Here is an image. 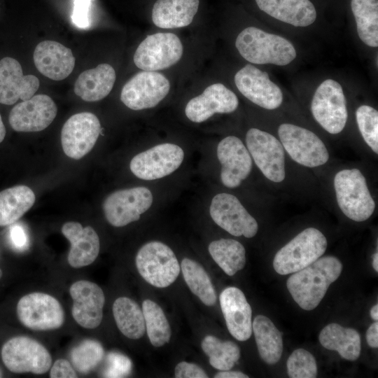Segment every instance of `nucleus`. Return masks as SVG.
<instances>
[{"label":"nucleus","instance_id":"nucleus-1","mask_svg":"<svg viewBox=\"0 0 378 378\" xmlns=\"http://www.w3.org/2000/svg\"><path fill=\"white\" fill-rule=\"evenodd\" d=\"M342 270V264L337 258L320 257L306 267L293 273L286 281V286L294 301L302 309L310 311L319 304Z\"/></svg>","mask_w":378,"mask_h":378},{"label":"nucleus","instance_id":"nucleus-2","mask_svg":"<svg viewBox=\"0 0 378 378\" xmlns=\"http://www.w3.org/2000/svg\"><path fill=\"white\" fill-rule=\"evenodd\" d=\"M235 46L241 56L252 64L284 66L296 57V50L289 41L255 27L244 29L237 36Z\"/></svg>","mask_w":378,"mask_h":378},{"label":"nucleus","instance_id":"nucleus-3","mask_svg":"<svg viewBox=\"0 0 378 378\" xmlns=\"http://www.w3.org/2000/svg\"><path fill=\"white\" fill-rule=\"evenodd\" d=\"M326 248L327 239L319 230L306 228L278 251L273 267L281 275L293 274L321 257Z\"/></svg>","mask_w":378,"mask_h":378},{"label":"nucleus","instance_id":"nucleus-4","mask_svg":"<svg viewBox=\"0 0 378 378\" xmlns=\"http://www.w3.org/2000/svg\"><path fill=\"white\" fill-rule=\"evenodd\" d=\"M334 187L338 206L347 218L362 222L372 216L375 203L365 178L359 169H343L337 172Z\"/></svg>","mask_w":378,"mask_h":378},{"label":"nucleus","instance_id":"nucleus-5","mask_svg":"<svg viewBox=\"0 0 378 378\" xmlns=\"http://www.w3.org/2000/svg\"><path fill=\"white\" fill-rule=\"evenodd\" d=\"M135 263L141 277L157 288H165L178 276L181 267L174 251L165 244L152 241L138 251Z\"/></svg>","mask_w":378,"mask_h":378},{"label":"nucleus","instance_id":"nucleus-6","mask_svg":"<svg viewBox=\"0 0 378 378\" xmlns=\"http://www.w3.org/2000/svg\"><path fill=\"white\" fill-rule=\"evenodd\" d=\"M1 356L6 368L15 374H46L52 364L48 350L39 342L27 336H17L6 341Z\"/></svg>","mask_w":378,"mask_h":378},{"label":"nucleus","instance_id":"nucleus-7","mask_svg":"<svg viewBox=\"0 0 378 378\" xmlns=\"http://www.w3.org/2000/svg\"><path fill=\"white\" fill-rule=\"evenodd\" d=\"M16 313L24 327L35 331L57 330L65 321V312L59 301L42 292L22 296L18 302Z\"/></svg>","mask_w":378,"mask_h":378},{"label":"nucleus","instance_id":"nucleus-8","mask_svg":"<svg viewBox=\"0 0 378 378\" xmlns=\"http://www.w3.org/2000/svg\"><path fill=\"white\" fill-rule=\"evenodd\" d=\"M183 55L180 38L172 32L148 35L138 46L133 60L144 71H158L176 64Z\"/></svg>","mask_w":378,"mask_h":378},{"label":"nucleus","instance_id":"nucleus-9","mask_svg":"<svg viewBox=\"0 0 378 378\" xmlns=\"http://www.w3.org/2000/svg\"><path fill=\"white\" fill-rule=\"evenodd\" d=\"M311 111L317 122L328 132H341L348 118L346 101L341 85L332 79L323 81L314 94Z\"/></svg>","mask_w":378,"mask_h":378},{"label":"nucleus","instance_id":"nucleus-10","mask_svg":"<svg viewBox=\"0 0 378 378\" xmlns=\"http://www.w3.org/2000/svg\"><path fill=\"white\" fill-rule=\"evenodd\" d=\"M278 134L284 148L298 164L316 167L329 159L328 151L321 139L312 131L289 123L281 124Z\"/></svg>","mask_w":378,"mask_h":378},{"label":"nucleus","instance_id":"nucleus-11","mask_svg":"<svg viewBox=\"0 0 378 378\" xmlns=\"http://www.w3.org/2000/svg\"><path fill=\"white\" fill-rule=\"evenodd\" d=\"M170 88L169 80L162 74L142 70L123 85L120 100L134 111L151 108L167 96Z\"/></svg>","mask_w":378,"mask_h":378},{"label":"nucleus","instance_id":"nucleus-12","mask_svg":"<svg viewBox=\"0 0 378 378\" xmlns=\"http://www.w3.org/2000/svg\"><path fill=\"white\" fill-rule=\"evenodd\" d=\"M150 190L143 186L116 190L106 197L103 211L106 220L114 227H123L139 220L153 203Z\"/></svg>","mask_w":378,"mask_h":378},{"label":"nucleus","instance_id":"nucleus-13","mask_svg":"<svg viewBox=\"0 0 378 378\" xmlns=\"http://www.w3.org/2000/svg\"><path fill=\"white\" fill-rule=\"evenodd\" d=\"M247 149L255 164L269 180L279 183L285 178L284 148L271 134L251 128L246 135Z\"/></svg>","mask_w":378,"mask_h":378},{"label":"nucleus","instance_id":"nucleus-14","mask_svg":"<svg viewBox=\"0 0 378 378\" xmlns=\"http://www.w3.org/2000/svg\"><path fill=\"white\" fill-rule=\"evenodd\" d=\"M184 152L178 145L165 143L155 146L136 155L131 160V172L139 178L147 181L167 176L181 164Z\"/></svg>","mask_w":378,"mask_h":378},{"label":"nucleus","instance_id":"nucleus-15","mask_svg":"<svg viewBox=\"0 0 378 378\" xmlns=\"http://www.w3.org/2000/svg\"><path fill=\"white\" fill-rule=\"evenodd\" d=\"M101 131L99 120L92 113L73 115L65 122L61 131L64 153L72 159L82 158L92 149Z\"/></svg>","mask_w":378,"mask_h":378},{"label":"nucleus","instance_id":"nucleus-16","mask_svg":"<svg viewBox=\"0 0 378 378\" xmlns=\"http://www.w3.org/2000/svg\"><path fill=\"white\" fill-rule=\"evenodd\" d=\"M209 213L213 220L232 235L251 238L258 232L256 220L231 194L216 195L211 200Z\"/></svg>","mask_w":378,"mask_h":378},{"label":"nucleus","instance_id":"nucleus-17","mask_svg":"<svg viewBox=\"0 0 378 378\" xmlns=\"http://www.w3.org/2000/svg\"><path fill=\"white\" fill-rule=\"evenodd\" d=\"M234 83L238 90L253 104L266 108L280 106L283 94L278 85L262 71L252 64H246L234 75Z\"/></svg>","mask_w":378,"mask_h":378},{"label":"nucleus","instance_id":"nucleus-18","mask_svg":"<svg viewBox=\"0 0 378 378\" xmlns=\"http://www.w3.org/2000/svg\"><path fill=\"white\" fill-rule=\"evenodd\" d=\"M73 300L71 314L74 321L85 329H95L102 323L105 304L103 290L97 284L79 280L69 288Z\"/></svg>","mask_w":378,"mask_h":378},{"label":"nucleus","instance_id":"nucleus-19","mask_svg":"<svg viewBox=\"0 0 378 378\" xmlns=\"http://www.w3.org/2000/svg\"><path fill=\"white\" fill-rule=\"evenodd\" d=\"M57 108L47 94L34 95L16 104L9 114V123L17 132H40L48 127L57 115Z\"/></svg>","mask_w":378,"mask_h":378},{"label":"nucleus","instance_id":"nucleus-20","mask_svg":"<svg viewBox=\"0 0 378 378\" xmlns=\"http://www.w3.org/2000/svg\"><path fill=\"white\" fill-rule=\"evenodd\" d=\"M238 105V98L232 90L223 83H215L189 100L185 108V114L189 120L200 123L216 113H232Z\"/></svg>","mask_w":378,"mask_h":378},{"label":"nucleus","instance_id":"nucleus-21","mask_svg":"<svg viewBox=\"0 0 378 378\" xmlns=\"http://www.w3.org/2000/svg\"><path fill=\"white\" fill-rule=\"evenodd\" d=\"M217 157L221 164V182L227 188L238 187L251 173V155L237 136H226L218 143Z\"/></svg>","mask_w":378,"mask_h":378},{"label":"nucleus","instance_id":"nucleus-22","mask_svg":"<svg viewBox=\"0 0 378 378\" xmlns=\"http://www.w3.org/2000/svg\"><path fill=\"white\" fill-rule=\"evenodd\" d=\"M40 85L34 75H24L20 62L6 57L0 60V103L12 105L18 99L25 101L34 95Z\"/></svg>","mask_w":378,"mask_h":378},{"label":"nucleus","instance_id":"nucleus-23","mask_svg":"<svg viewBox=\"0 0 378 378\" xmlns=\"http://www.w3.org/2000/svg\"><path fill=\"white\" fill-rule=\"evenodd\" d=\"M221 310L230 333L239 341L252 334V310L244 293L238 288H225L219 296Z\"/></svg>","mask_w":378,"mask_h":378},{"label":"nucleus","instance_id":"nucleus-24","mask_svg":"<svg viewBox=\"0 0 378 378\" xmlns=\"http://www.w3.org/2000/svg\"><path fill=\"white\" fill-rule=\"evenodd\" d=\"M61 230L71 244L67 260L71 267L81 268L94 262L99 253L100 243L94 228L71 221L65 223Z\"/></svg>","mask_w":378,"mask_h":378},{"label":"nucleus","instance_id":"nucleus-25","mask_svg":"<svg viewBox=\"0 0 378 378\" xmlns=\"http://www.w3.org/2000/svg\"><path fill=\"white\" fill-rule=\"evenodd\" d=\"M33 58L38 71L53 80L68 77L75 66L72 51L54 41L40 42L35 48Z\"/></svg>","mask_w":378,"mask_h":378},{"label":"nucleus","instance_id":"nucleus-26","mask_svg":"<svg viewBox=\"0 0 378 378\" xmlns=\"http://www.w3.org/2000/svg\"><path fill=\"white\" fill-rule=\"evenodd\" d=\"M258 8L271 17L295 27H307L316 18L309 0H255Z\"/></svg>","mask_w":378,"mask_h":378},{"label":"nucleus","instance_id":"nucleus-27","mask_svg":"<svg viewBox=\"0 0 378 378\" xmlns=\"http://www.w3.org/2000/svg\"><path fill=\"white\" fill-rule=\"evenodd\" d=\"M115 79L113 67L108 64H100L78 76L74 84V92L85 102H97L111 92Z\"/></svg>","mask_w":378,"mask_h":378},{"label":"nucleus","instance_id":"nucleus-28","mask_svg":"<svg viewBox=\"0 0 378 378\" xmlns=\"http://www.w3.org/2000/svg\"><path fill=\"white\" fill-rule=\"evenodd\" d=\"M199 5V0H157L152 9V21L161 29L187 27L193 21Z\"/></svg>","mask_w":378,"mask_h":378},{"label":"nucleus","instance_id":"nucleus-29","mask_svg":"<svg viewBox=\"0 0 378 378\" xmlns=\"http://www.w3.org/2000/svg\"><path fill=\"white\" fill-rule=\"evenodd\" d=\"M318 340L326 349L336 351L344 359L354 361L360 354V337L354 328L330 323L321 331Z\"/></svg>","mask_w":378,"mask_h":378},{"label":"nucleus","instance_id":"nucleus-30","mask_svg":"<svg viewBox=\"0 0 378 378\" xmlns=\"http://www.w3.org/2000/svg\"><path fill=\"white\" fill-rule=\"evenodd\" d=\"M258 351L262 360L269 365L276 363L283 352L281 334L267 316L258 315L252 323Z\"/></svg>","mask_w":378,"mask_h":378},{"label":"nucleus","instance_id":"nucleus-31","mask_svg":"<svg viewBox=\"0 0 378 378\" xmlns=\"http://www.w3.org/2000/svg\"><path fill=\"white\" fill-rule=\"evenodd\" d=\"M36 200L34 191L18 185L0 192V226L13 224L31 208Z\"/></svg>","mask_w":378,"mask_h":378},{"label":"nucleus","instance_id":"nucleus-32","mask_svg":"<svg viewBox=\"0 0 378 378\" xmlns=\"http://www.w3.org/2000/svg\"><path fill=\"white\" fill-rule=\"evenodd\" d=\"M113 315L118 330L131 340H139L146 332L142 309L127 297H119L113 304Z\"/></svg>","mask_w":378,"mask_h":378},{"label":"nucleus","instance_id":"nucleus-33","mask_svg":"<svg viewBox=\"0 0 378 378\" xmlns=\"http://www.w3.org/2000/svg\"><path fill=\"white\" fill-rule=\"evenodd\" d=\"M209 252L223 271L233 276L246 265V250L244 246L232 239H220L211 241Z\"/></svg>","mask_w":378,"mask_h":378},{"label":"nucleus","instance_id":"nucleus-34","mask_svg":"<svg viewBox=\"0 0 378 378\" xmlns=\"http://www.w3.org/2000/svg\"><path fill=\"white\" fill-rule=\"evenodd\" d=\"M351 10L360 40L367 46H378V0H351Z\"/></svg>","mask_w":378,"mask_h":378},{"label":"nucleus","instance_id":"nucleus-35","mask_svg":"<svg viewBox=\"0 0 378 378\" xmlns=\"http://www.w3.org/2000/svg\"><path fill=\"white\" fill-rule=\"evenodd\" d=\"M183 276L192 293L206 306H213L216 302V293L211 279L197 262L185 258L181 264Z\"/></svg>","mask_w":378,"mask_h":378},{"label":"nucleus","instance_id":"nucleus-36","mask_svg":"<svg viewBox=\"0 0 378 378\" xmlns=\"http://www.w3.org/2000/svg\"><path fill=\"white\" fill-rule=\"evenodd\" d=\"M201 346L210 365L219 370H230L240 358V349L235 343L222 341L213 335L206 336Z\"/></svg>","mask_w":378,"mask_h":378},{"label":"nucleus","instance_id":"nucleus-37","mask_svg":"<svg viewBox=\"0 0 378 378\" xmlns=\"http://www.w3.org/2000/svg\"><path fill=\"white\" fill-rule=\"evenodd\" d=\"M142 311L146 331L151 344L159 347L168 343L171 338L172 331L162 308L156 302L147 299L142 303Z\"/></svg>","mask_w":378,"mask_h":378},{"label":"nucleus","instance_id":"nucleus-38","mask_svg":"<svg viewBox=\"0 0 378 378\" xmlns=\"http://www.w3.org/2000/svg\"><path fill=\"white\" fill-rule=\"evenodd\" d=\"M104 350L102 345L94 340H85L71 351L74 368L80 373L86 374L92 372L102 360Z\"/></svg>","mask_w":378,"mask_h":378},{"label":"nucleus","instance_id":"nucleus-39","mask_svg":"<svg viewBox=\"0 0 378 378\" xmlns=\"http://www.w3.org/2000/svg\"><path fill=\"white\" fill-rule=\"evenodd\" d=\"M359 131L370 148L378 153V112L368 105L359 106L356 111Z\"/></svg>","mask_w":378,"mask_h":378},{"label":"nucleus","instance_id":"nucleus-40","mask_svg":"<svg viewBox=\"0 0 378 378\" xmlns=\"http://www.w3.org/2000/svg\"><path fill=\"white\" fill-rule=\"evenodd\" d=\"M286 368L291 378H315L318 373L315 358L304 349L293 351L287 360Z\"/></svg>","mask_w":378,"mask_h":378},{"label":"nucleus","instance_id":"nucleus-41","mask_svg":"<svg viewBox=\"0 0 378 378\" xmlns=\"http://www.w3.org/2000/svg\"><path fill=\"white\" fill-rule=\"evenodd\" d=\"M108 368L104 373L106 377H121L128 374L132 368L131 362L126 356L111 353L107 356Z\"/></svg>","mask_w":378,"mask_h":378},{"label":"nucleus","instance_id":"nucleus-42","mask_svg":"<svg viewBox=\"0 0 378 378\" xmlns=\"http://www.w3.org/2000/svg\"><path fill=\"white\" fill-rule=\"evenodd\" d=\"M92 1L74 0V8L71 19L76 27L85 29L90 26V10Z\"/></svg>","mask_w":378,"mask_h":378},{"label":"nucleus","instance_id":"nucleus-43","mask_svg":"<svg viewBox=\"0 0 378 378\" xmlns=\"http://www.w3.org/2000/svg\"><path fill=\"white\" fill-rule=\"evenodd\" d=\"M176 378H207L204 370L196 364L182 361L178 363L174 370Z\"/></svg>","mask_w":378,"mask_h":378},{"label":"nucleus","instance_id":"nucleus-44","mask_svg":"<svg viewBox=\"0 0 378 378\" xmlns=\"http://www.w3.org/2000/svg\"><path fill=\"white\" fill-rule=\"evenodd\" d=\"M51 378H76L78 377L73 365L66 359L59 358L52 364L50 368Z\"/></svg>","mask_w":378,"mask_h":378},{"label":"nucleus","instance_id":"nucleus-45","mask_svg":"<svg viewBox=\"0 0 378 378\" xmlns=\"http://www.w3.org/2000/svg\"><path fill=\"white\" fill-rule=\"evenodd\" d=\"M10 237L13 246L24 250L28 246V238L25 230L19 224L13 225L10 230Z\"/></svg>","mask_w":378,"mask_h":378},{"label":"nucleus","instance_id":"nucleus-46","mask_svg":"<svg viewBox=\"0 0 378 378\" xmlns=\"http://www.w3.org/2000/svg\"><path fill=\"white\" fill-rule=\"evenodd\" d=\"M366 340L368 344L372 348L378 346V323L374 321L370 326L366 332Z\"/></svg>","mask_w":378,"mask_h":378},{"label":"nucleus","instance_id":"nucleus-47","mask_svg":"<svg viewBox=\"0 0 378 378\" xmlns=\"http://www.w3.org/2000/svg\"><path fill=\"white\" fill-rule=\"evenodd\" d=\"M215 378H248V376L241 372L220 370L214 376Z\"/></svg>","mask_w":378,"mask_h":378},{"label":"nucleus","instance_id":"nucleus-48","mask_svg":"<svg viewBox=\"0 0 378 378\" xmlns=\"http://www.w3.org/2000/svg\"><path fill=\"white\" fill-rule=\"evenodd\" d=\"M370 316L374 321L378 320V304H374L370 309Z\"/></svg>","mask_w":378,"mask_h":378},{"label":"nucleus","instance_id":"nucleus-49","mask_svg":"<svg viewBox=\"0 0 378 378\" xmlns=\"http://www.w3.org/2000/svg\"><path fill=\"white\" fill-rule=\"evenodd\" d=\"M6 136V127L3 123L1 116L0 115V143L3 141Z\"/></svg>","mask_w":378,"mask_h":378},{"label":"nucleus","instance_id":"nucleus-50","mask_svg":"<svg viewBox=\"0 0 378 378\" xmlns=\"http://www.w3.org/2000/svg\"><path fill=\"white\" fill-rule=\"evenodd\" d=\"M372 267H373V269L377 272H378V253L377 252L373 254Z\"/></svg>","mask_w":378,"mask_h":378},{"label":"nucleus","instance_id":"nucleus-51","mask_svg":"<svg viewBox=\"0 0 378 378\" xmlns=\"http://www.w3.org/2000/svg\"><path fill=\"white\" fill-rule=\"evenodd\" d=\"M3 377V371L1 368H0V377Z\"/></svg>","mask_w":378,"mask_h":378},{"label":"nucleus","instance_id":"nucleus-52","mask_svg":"<svg viewBox=\"0 0 378 378\" xmlns=\"http://www.w3.org/2000/svg\"><path fill=\"white\" fill-rule=\"evenodd\" d=\"M1 277H2V271H1V268H0V279H1Z\"/></svg>","mask_w":378,"mask_h":378}]
</instances>
